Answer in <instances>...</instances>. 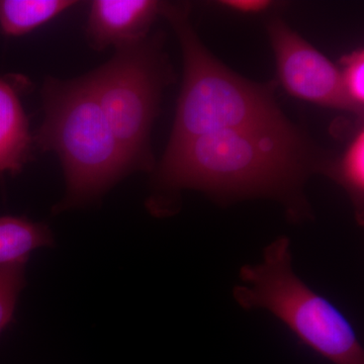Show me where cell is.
Listing matches in <instances>:
<instances>
[{"label":"cell","mask_w":364,"mask_h":364,"mask_svg":"<svg viewBox=\"0 0 364 364\" xmlns=\"http://www.w3.org/2000/svg\"><path fill=\"white\" fill-rule=\"evenodd\" d=\"M221 4L230 9L243 14L261 13L272 6V2L267 0H225Z\"/></svg>","instance_id":"obj_14"},{"label":"cell","mask_w":364,"mask_h":364,"mask_svg":"<svg viewBox=\"0 0 364 364\" xmlns=\"http://www.w3.org/2000/svg\"><path fill=\"white\" fill-rule=\"evenodd\" d=\"M26 286V263L0 265V333L13 320L18 296Z\"/></svg>","instance_id":"obj_12"},{"label":"cell","mask_w":364,"mask_h":364,"mask_svg":"<svg viewBox=\"0 0 364 364\" xmlns=\"http://www.w3.org/2000/svg\"><path fill=\"white\" fill-rule=\"evenodd\" d=\"M342 86L352 111L360 114L364 105V52L363 49L345 55L341 59Z\"/></svg>","instance_id":"obj_13"},{"label":"cell","mask_w":364,"mask_h":364,"mask_svg":"<svg viewBox=\"0 0 364 364\" xmlns=\"http://www.w3.org/2000/svg\"><path fill=\"white\" fill-rule=\"evenodd\" d=\"M314 167L308 143L286 119L168 146L155 181L160 191L198 189L221 202L269 196L298 221L310 215L301 186Z\"/></svg>","instance_id":"obj_1"},{"label":"cell","mask_w":364,"mask_h":364,"mask_svg":"<svg viewBox=\"0 0 364 364\" xmlns=\"http://www.w3.org/2000/svg\"><path fill=\"white\" fill-rule=\"evenodd\" d=\"M31 85L26 76H0V173H20L32 157L35 143L21 104Z\"/></svg>","instance_id":"obj_8"},{"label":"cell","mask_w":364,"mask_h":364,"mask_svg":"<svg viewBox=\"0 0 364 364\" xmlns=\"http://www.w3.org/2000/svg\"><path fill=\"white\" fill-rule=\"evenodd\" d=\"M160 14L176 31L183 57V85L168 146L225 129L286 121L272 87L235 75L200 43L188 6L160 2Z\"/></svg>","instance_id":"obj_3"},{"label":"cell","mask_w":364,"mask_h":364,"mask_svg":"<svg viewBox=\"0 0 364 364\" xmlns=\"http://www.w3.org/2000/svg\"><path fill=\"white\" fill-rule=\"evenodd\" d=\"M43 117L33 143L58 156L65 177L56 214L98 202L133 169L85 75L46 78Z\"/></svg>","instance_id":"obj_2"},{"label":"cell","mask_w":364,"mask_h":364,"mask_svg":"<svg viewBox=\"0 0 364 364\" xmlns=\"http://www.w3.org/2000/svg\"><path fill=\"white\" fill-rule=\"evenodd\" d=\"M268 33L280 82L289 95L323 107L353 112L345 97L340 70L329 59L279 18L270 20Z\"/></svg>","instance_id":"obj_6"},{"label":"cell","mask_w":364,"mask_h":364,"mask_svg":"<svg viewBox=\"0 0 364 364\" xmlns=\"http://www.w3.org/2000/svg\"><path fill=\"white\" fill-rule=\"evenodd\" d=\"M53 245L54 236L47 225L23 217H0V265L26 264L33 251Z\"/></svg>","instance_id":"obj_9"},{"label":"cell","mask_w":364,"mask_h":364,"mask_svg":"<svg viewBox=\"0 0 364 364\" xmlns=\"http://www.w3.org/2000/svg\"><path fill=\"white\" fill-rule=\"evenodd\" d=\"M160 14L155 0H93L86 25L90 47L102 52L147 37Z\"/></svg>","instance_id":"obj_7"},{"label":"cell","mask_w":364,"mask_h":364,"mask_svg":"<svg viewBox=\"0 0 364 364\" xmlns=\"http://www.w3.org/2000/svg\"><path fill=\"white\" fill-rule=\"evenodd\" d=\"M291 240L280 236L263 250L257 264L240 268L235 301L244 310L269 311L333 364H364V351L353 326L331 301L306 286L294 272Z\"/></svg>","instance_id":"obj_4"},{"label":"cell","mask_w":364,"mask_h":364,"mask_svg":"<svg viewBox=\"0 0 364 364\" xmlns=\"http://www.w3.org/2000/svg\"><path fill=\"white\" fill-rule=\"evenodd\" d=\"M78 4L75 0H0V28L9 37H21Z\"/></svg>","instance_id":"obj_10"},{"label":"cell","mask_w":364,"mask_h":364,"mask_svg":"<svg viewBox=\"0 0 364 364\" xmlns=\"http://www.w3.org/2000/svg\"><path fill=\"white\" fill-rule=\"evenodd\" d=\"M328 174L343 186L350 196L359 225L363 224L364 202V132L359 130L353 136L343 157L335 166H330Z\"/></svg>","instance_id":"obj_11"},{"label":"cell","mask_w":364,"mask_h":364,"mask_svg":"<svg viewBox=\"0 0 364 364\" xmlns=\"http://www.w3.org/2000/svg\"><path fill=\"white\" fill-rule=\"evenodd\" d=\"M163 40L154 33L121 46L107 63L85 75L133 171L152 168L151 128L172 77Z\"/></svg>","instance_id":"obj_5"}]
</instances>
